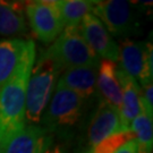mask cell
<instances>
[{
    "instance_id": "obj_1",
    "label": "cell",
    "mask_w": 153,
    "mask_h": 153,
    "mask_svg": "<svg viewBox=\"0 0 153 153\" xmlns=\"http://www.w3.org/2000/svg\"><path fill=\"white\" fill-rule=\"evenodd\" d=\"M35 61V43L28 40L16 69L0 88V144H5L25 127L28 78Z\"/></svg>"
},
{
    "instance_id": "obj_2",
    "label": "cell",
    "mask_w": 153,
    "mask_h": 153,
    "mask_svg": "<svg viewBox=\"0 0 153 153\" xmlns=\"http://www.w3.org/2000/svg\"><path fill=\"white\" fill-rule=\"evenodd\" d=\"M60 73L55 61L48 57L45 51H42L32 67L26 90L25 118L30 125H35L41 120Z\"/></svg>"
},
{
    "instance_id": "obj_3",
    "label": "cell",
    "mask_w": 153,
    "mask_h": 153,
    "mask_svg": "<svg viewBox=\"0 0 153 153\" xmlns=\"http://www.w3.org/2000/svg\"><path fill=\"white\" fill-rule=\"evenodd\" d=\"M45 53L60 71L76 67H99L100 59L82 38L78 26L65 27Z\"/></svg>"
},
{
    "instance_id": "obj_4",
    "label": "cell",
    "mask_w": 153,
    "mask_h": 153,
    "mask_svg": "<svg viewBox=\"0 0 153 153\" xmlns=\"http://www.w3.org/2000/svg\"><path fill=\"white\" fill-rule=\"evenodd\" d=\"M93 15L98 17L107 31L118 38H129L141 33L140 13L131 1H95Z\"/></svg>"
},
{
    "instance_id": "obj_5",
    "label": "cell",
    "mask_w": 153,
    "mask_h": 153,
    "mask_svg": "<svg viewBox=\"0 0 153 153\" xmlns=\"http://www.w3.org/2000/svg\"><path fill=\"white\" fill-rule=\"evenodd\" d=\"M24 9L32 33L42 43H52L65 28L56 1H28Z\"/></svg>"
},
{
    "instance_id": "obj_6",
    "label": "cell",
    "mask_w": 153,
    "mask_h": 153,
    "mask_svg": "<svg viewBox=\"0 0 153 153\" xmlns=\"http://www.w3.org/2000/svg\"><path fill=\"white\" fill-rule=\"evenodd\" d=\"M83 100L67 88H55L51 102L41 121L48 129L73 126L82 115Z\"/></svg>"
},
{
    "instance_id": "obj_7",
    "label": "cell",
    "mask_w": 153,
    "mask_h": 153,
    "mask_svg": "<svg viewBox=\"0 0 153 153\" xmlns=\"http://www.w3.org/2000/svg\"><path fill=\"white\" fill-rule=\"evenodd\" d=\"M152 52L151 43L125 40L119 47V67L142 86L150 84L153 79Z\"/></svg>"
},
{
    "instance_id": "obj_8",
    "label": "cell",
    "mask_w": 153,
    "mask_h": 153,
    "mask_svg": "<svg viewBox=\"0 0 153 153\" xmlns=\"http://www.w3.org/2000/svg\"><path fill=\"white\" fill-rule=\"evenodd\" d=\"M78 30L84 41L99 58L114 62L118 60L119 45L95 15L88 14L83 17Z\"/></svg>"
},
{
    "instance_id": "obj_9",
    "label": "cell",
    "mask_w": 153,
    "mask_h": 153,
    "mask_svg": "<svg viewBox=\"0 0 153 153\" xmlns=\"http://www.w3.org/2000/svg\"><path fill=\"white\" fill-rule=\"evenodd\" d=\"M124 131L129 129H126L123 125L119 109L101 101L88 126V143L93 148L111 135Z\"/></svg>"
},
{
    "instance_id": "obj_10",
    "label": "cell",
    "mask_w": 153,
    "mask_h": 153,
    "mask_svg": "<svg viewBox=\"0 0 153 153\" xmlns=\"http://www.w3.org/2000/svg\"><path fill=\"white\" fill-rule=\"evenodd\" d=\"M116 76L121 88V104L119 108L121 121L126 129H131V121L141 112V86L136 79L126 74L119 66L116 68Z\"/></svg>"
},
{
    "instance_id": "obj_11",
    "label": "cell",
    "mask_w": 153,
    "mask_h": 153,
    "mask_svg": "<svg viewBox=\"0 0 153 153\" xmlns=\"http://www.w3.org/2000/svg\"><path fill=\"white\" fill-rule=\"evenodd\" d=\"M47 129L36 125L25 126L1 145L0 153H42L49 145Z\"/></svg>"
},
{
    "instance_id": "obj_12",
    "label": "cell",
    "mask_w": 153,
    "mask_h": 153,
    "mask_svg": "<svg viewBox=\"0 0 153 153\" xmlns=\"http://www.w3.org/2000/svg\"><path fill=\"white\" fill-rule=\"evenodd\" d=\"M98 67H76L66 69L57 81L56 88H67L83 101L90 99L97 88Z\"/></svg>"
},
{
    "instance_id": "obj_13",
    "label": "cell",
    "mask_w": 153,
    "mask_h": 153,
    "mask_svg": "<svg viewBox=\"0 0 153 153\" xmlns=\"http://www.w3.org/2000/svg\"><path fill=\"white\" fill-rule=\"evenodd\" d=\"M25 2L0 1V35L14 36L24 35L27 25L24 14Z\"/></svg>"
},
{
    "instance_id": "obj_14",
    "label": "cell",
    "mask_w": 153,
    "mask_h": 153,
    "mask_svg": "<svg viewBox=\"0 0 153 153\" xmlns=\"http://www.w3.org/2000/svg\"><path fill=\"white\" fill-rule=\"evenodd\" d=\"M116 68L117 65L114 61L105 59L100 61L97 85L104 102L119 109L121 104V88L116 76Z\"/></svg>"
},
{
    "instance_id": "obj_15",
    "label": "cell",
    "mask_w": 153,
    "mask_h": 153,
    "mask_svg": "<svg viewBox=\"0 0 153 153\" xmlns=\"http://www.w3.org/2000/svg\"><path fill=\"white\" fill-rule=\"evenodd\" d=\"M28 40H0V88L11 76L26 50Z\"/></svg>"
},
{
    "instance_id": "obj_16",
    "label": "cell",
    "mask_w": 153,
    "mask_h": 153,
    "mask_svg": "<svg viewBox=\"0 0 153 153\" xmlns=\"http://www.w3.org/2000/svg\"><path fill=\"white\" fill-rule=\"evenodd\" d=\"M95 1L93 0H59L56 1L65 27L78 26L83 17L92 14Z\"/></svg>"
},
{
    "instance_id": "obj_17",
    "label": "cell",
    "mask_w": 153,
    "mask_h": 153,
    "mask_svg": "<svg viewBox=\"0 0 153 153\" xmlns=\"http://www.w3.org/2000/svg\"><path fill=\"white\" fill-rule=\"evenodd\" d=\"M131 131L135 134L137 153H152L153 124L152 116L148 114L141 104V112L131 121Z\"/></svg>"
},
{
    "instance_id": "obj_18",
    "label": "cell",
    "mask_w": 153,
    "mask_h": 153,
    "mask_svg": "<svg viewBox=\"0 0 153 153\" xmlns=\"http://www.w3.org/2000/svg\"><path fill=\"white\" fill-rule=\"evenodd\" d=\"M133 140H135V134L131 129L119 131L93 146L88 153H115L120 146Z\"/></svg>"
},
{
    "instance_id": "obj_19",
    "label": "cell",
    "mask_w": 153,
    "mask_h": 153,
    "mask_svg": "<svg viewBox=\"0 0 153 153\" xmlns=\"http://www.w3.org/2000/svg\"><path fill=\"white\" fill-rule=\"evenodd\" d=\"M115 153H137V145L135 140H133L131 142L124 144Z\"/></svg>"
},
{
    "instance_id": "obj_20",
    "label": "cell",
    "mask_w": 153,
    "mask_h": 153,
    "mask_svg": "<svg viewBox=\"0 0 153 153\" xmlns=\"http://www.w3.org/2000/svg\"><path fill=\"white\" fill-rule=\"evenodd\" d=\"M42 153H65L64 150H61L59 146H55V148H50V144L45 148Z\"/></svg>"
},
{
    "instance_id": "obj_21",
    "label": "cell",
    "mask_w": 153,
    "mask_h": 153,
    "mask_svg": "<svg viewBox=\"0 0 153 153\" xmlns=\"http://www.w3.org/2000/svg\"><path fill=\"white\" fill-rule=\"evenodd\" d=\"M0 149H1V144H0Z\"/></svg>"
}]
</instances>
